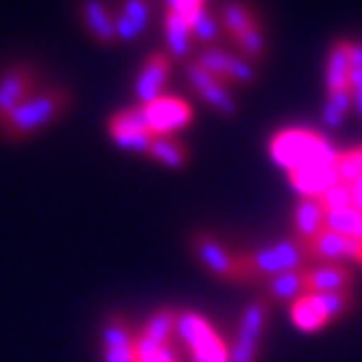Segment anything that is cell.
Listing matches in <instances>:
<instances>
[{
	"mask_svg": "<svg viewBox=\"0 0 362 362\" xmlns=\"http://www.w3.org/2000/svg\"><path fill=\"white\" fill-rule=\"evenodd\" d=\"M269 156L274 158L276 167H282L290 175L298 169L333 164L338 151L322 132L306 129V127H290V129H279L269 140Z\"/></svg>",
	"mask_w": 362,
	"mask_h": 362,
	"instance_id": "cell-1",
	"label": "cell"
},
{
	"mask_svg": "<svg viewBox=\"0 0 362 362\" xmlns=\"http://www.w3.org/2000/svg\"><path fill=\"white\" fill-rule=\"evenodd\" d=\"M67 105H70V94L62 86L38 89L22 105H16L11 113L0 118V134L6 140H25L54 124L67 110Z\"/></svg>",
	"mask_w": 362,
	"mask_h": 362,
	"instance_id": "cell-2",
	"label": "cell"
},
{
	"mask_svg": "<svg viewBox=\"0 0 362 362\" xmlns=\"http://www.w3.org/2000/svg\"><path fill=\"white\" fill-rule=\"evenodd\" d=\"M306 263H309L306 247L296 233L285 236V239H276L266 247H258V250L239 252V266L245 272L247 285H255V282L263 285L279 274L300 272V269H306Z\"/></svg>",
	"mask_w": 362,
	"mask_h": 362,
	"instance_id": "cell-3",
	"label": "cell"
},
{
	"mask_svg": "<svg viewBox=\"0 0 362 362\" xmlns=\"http://www.w3.org/2000/svg\"><path fill=\"white\" fill-rule=\"evenodd\" d=\"M177 344L191 351L194 362H231V344L196 311H177Z\"/></svg>",
	"mask_w": 362,
	"mask_h": 362,
	"instance_id": "cell-4",
	"label": "cell"
},
{
	"mask_svg": "<svg viewBox=\"0 0 362 362\" xmlns=\"http://www.w3.org/2000/svg\"><path fill=\"white\" fill-rule=\"evenodd\" d=\"M191 250H194L196 260H199L215 279L247 285L245 272H242V266H239V252L228 250L215 233L196 231L194 236H191Z\"/></svg>",
	"mask_w": 362,
	"mask_h": 362,
	"instance_id": "cell-5",
	"label": "cell"
},
{
	"mask_svg": "<svg viewBox=\"0 0 362 362\" xmlns=\"http://www.w3.org/2000/svg\"><path fill=\"white\" fill-rule=\"evenodd\" d=\"M194 62L223 78L226 83H252L258 76L255 62H250L242 54L228 52L223 46H199L194 52Z\"/></svg>",
	"mask_w": 362,
	"mask_h": 362,
	"instance_id": "cell-6",
	"label": "cell"
},
{
	"mask_svg": "<svg viewBox=\"0 0 362 362\" xmlns=\"http://www.w3.org/2000/svg\"><path fill=\"white\" fill-rule=\"evenodd\" d=\"M137 336L140 330L121 314L107 317L100 333L103 362H137Z\"/></svg>",
	"mask_w": 362,
	"mask_h": 362,
	"instance_id": "cell-7",
	"label": "cell"
},
{
	"mask_svg": "<svg viewBox=\"0 0 362 362\" xmlns=\"http://www.w3.org/2000/svg\"><path fill=\"white\" fill-rule=\"evenodd\" d=\"M143 110L145 121H148V129H151L153 137L180 132L182 127H188L194 121V107L185 103L182 97H172V94H161L158 100L143 105Z\"/></svg>",
	"mask_w": 362,
	"mask_h": 362,
	"instance_id": "cell-8",
	"label": "cell"
},
{
	"mask_svg": "<svg viewBox=\"0 0 362 362\" xmlns=\"http://www.w3.org/2000/svg\"><path fill=\"white\" fill-rule=\"evenodd\" d=\"M185 76L191 81V86L199 91V97L209 103L215 110L220 113H226V116H233L236 113V94H233L231 83H226L223 78H218L215 73H209L204 67L194 62V59H188L185 62Z\"/></svg>",
	"mask_w": 362,
	"mask_h": 362,
	"instance_id": "cell-9",
	"label": "cell"
},
{
	"mask_svg": "<svg viewBox=\"0 0 362 362\" xmlns=\"http://www.w3.org/2000/svg\"><path fill=\"white\" fill-rule=\"evenodd\" d=\"M303 242V239H300ZM306 247V258L320 260V263H344L346 260H354V263H362V242H354L349 236H341V233H333L325 228L322 233H317L314 239L303 242Z\"/></svg>",
	"mask_w": 362,
	"mask_h": 362,
	"instance_id": "cell-10",
	"label": "cell"
},
{
	"mask_svg": "<svg viewBox=\"0 0 362 362\" xmlns=\"http://www.w3.org/2000/svg\"><path fill=\"white\" fill-rule=\"evenodd\" d=\"M169 73H172V57L167 52L148 54L140 73L134 78V100H137V105H148L158 100L164 94Z\"/></svg>",
	"mask_w": 362,
	"mask_h": 362,
	"instance_id": "cell-11",
	"label": "cell"
},
{
	"mask_svg": "<svg viewBox=\"0 0 362 362\" xmlns=\"http://www.w3.org/2000/svg\"><path fill=\"white\" fill-rule=\"evenodd\" d=\"M38 91V70L33 65H16L0 76V118L11 113L16 105H22Z\"/></svg>",
	"mask_w": 362,
	"mask_h": 362,
	"instance_id": "cell-12",
	"label": "cell"
},
{
	"mask_svg": "<svg viewBox=\"0 0 362 362\" xmlns=\"http://www.w3.org/2000/svg\"><path fill=\"white\" fill-rule=\"evenodd\" d=\"M303 276H306L309 293H344V290H351V282H354L349 266H344V263L306 266Z\"/></svg>",
	"mask_w": 362,
	"mask_h": 362,
	"instance_id": "cell-13",
	"label": "cell"
},
{
	"mask_svg": "<svg viewBox=\"0 0 362 362\" xmlns=\"http://www.w3.org/2000/svg\"><path fill=\"white\" fill-rule=\"evenodd\" d=\"M290 185L300 199H320L325 191H330L333 185H338V172L336 161L333 164H322V167H309V169H298L290 172Z\"/></svg>",
	"mask_w": 362,
	"mask_h": 362,
	"instance_id": "cell-14",
	"label": "cell"
},
{
	"mask_svg": "<svg viewBox=\"0 0 362 362\" xmlns=\"http://www.w3.org/2000/svg\"><path fill=\"white\" fill-rule=\"evenodd\" d=\"M81 19L89 30V35L103 46L116 43V13L105 0H83L81 3Z\"/></svg>",
	"mask_w": 362,
	"mask_h": 362,
	"instance_id": "cell-15",
	"label": "cell"
},
{
	"mask_svg": "<svg viewBox=\"0 0 362 362\" xmlns=\"http://www.w3.org/2000/svg\"><path fill=\"white\" fill-rule=\"evenodd\" d=\"M153 13V0H124L121 11L116 13V38L134 40L143 33Z\"/></svg>",
	"mask_w": 362,
	"mask_h": 362,
	"instance_id": "cell-16",
	"label": "cell"
},
{
	"mask_svg": "<svg viewBox=\"0 0 362 362\" xmlns=\"http://www.w3.org/2000/svg\"><path fill=\"white\" fill-rule=\"evenodd\" d=\"M140 338L151 341L156 346H177V309L153 311L148 317V322L140 327Z\"/></svg>",
	"mask_w": 362,
	"mask_h": 362,
	"instance_id": "cell-17",
	"label": "cell"
},
{
	"mask_svg": "<svg viewBox=\"0 0 362 362\" xmlns=\"http://www.w3.org/2000/svg\"><path fill=\"white\" fill-rule=\"evenodd\" d=\"M349 40H336L327 52L325 59V86L330 91H346L349 89Z\"/></svg>",
	"mask_w": 362,
	"mask_h": 362,
	"instance_id": "cell-18",
	"label": "cell"
},
{
	"mask_svg": "<svg viewBox=\"0 0 362 362\" xmlns=\"http://www.w3.org/2000/svg\"><path fill=\"white\" fill-rule=\"evenodd\" d=\"M263 296L269 300H276V303H296L298 298L309 296L306 290V276H303V269L300 272H287L274 276L269 282H263Z\"/></svg>",
	"mask_w": 362,
	"mask_h": 362,
	"instance_id": "cell-19",
	"label": "cell"
},
{
	"mask_svg": "<svg viewBox=\"0 0 362 362\" xmlns=\"http://www.w3.org/2000/svg\"><path fill=\"white\" fill-rule=\"evenodd\" d=\"M293 228L296 236L309 242L317 233L325 231V209L317 199H298L296 209H293Z\"/></svg>",
	"mask_w": 362,
	"mask_h": 362,
	"instance_id": "cell-20",
	"label": "cell"
},
{
	"mask_svg": "<svg viewBox=\"0 0 362 362\" xmlns=\"http://www.w3.org/2000/svg\"><path fill=\"white\" fill-rule=\"evenodd\" d=\"M290 320H293V325L300 333H320L330 325L314 293L298 298L296 303H290Z\"/></svg>",
	"mask_w": 362,
	"mask_h": 362,
	"instance_id": "cell-21",
	"label": "cell"
},
{
	"mask_svg": "<svg viewBox=\"0 0 362 362\" xmlns=\"http://www.w3.org/2000/svg\"><path fill=\"white\" fill-rule=\"evenodd\" d=\"M164 38H167L169 46V57H191L196 52V43L191 38V30H188V22L177 16V13H169L164 11Z\"/></svg>",
	"mask_w": 362,
	"mask_h": 362,
	"instance_id": "cell-22",
	"label": "cell"
},
{
	"mask_svg": "<svg viewBox=\"0 0 362 362\" xmlns=\"http://www.w3.org/2000/svg\"><path fill=\"white\" fill-rule=\"evenodd\" d=\"M148 156H153L156 161L164 164V167H185L188 158H191V151L175 134H158V137L151 140Z\"/></svg>",
	"mask_w": 362,
	"mask_h": 362,
	"instance_id": "cell-23",
	"label": "cell"
},
{
	"mask_svg": "<svg viewBox=\"0 0 362 362\" xmlns=\"http://www.w3.org/2000/svg\"><path fill=\"white\" fill-rule=\"evenodd\" d=\"M255 16H258V13L252 11L247 3H242V0H226V3L220 6L218 22H220V30L233 40L239 33H245L247 27L252 25Z\"/></svg>",
	"mask_w": 362,
	"mask_h": 362,
	"instance_id": "cell-24",
	"label": "cell"
},
{
	"mask_svg": "<svg viewBox=\"0 0 362 362\" xmlns=\"http://www.w3.org/2000/svg\"><path fill=\"white\" fill-rule=\"evenodd\" d=\"M107 134H110V140H113L118 148L132 151V153H148L151 140H153V134H148V132H143V129H134V127L116 124V121H110V118H107Z\"/></svg>",
	"mask_w": 362,
	"mask_h": 362,
	"instance_id": "cell-25",
	"label": "cell"
},
{
	"mask_svg": "<svg viewBox=\"0 0 362 362\" xmlns=\"http://www.w3.org/2000/svg\"><path fill=\"white\" fill-rule=\"evenodd\" d=\"M325 228L333 233H341V236H349L354 242H362V212L354 207L325 212Z\"/></svg>",
	"mask_w": 362,
	"mask_h": 362,
	"instance_id": "cell-26",
	"label": "cell"
},
{
	"mask_svg": "<svg viewBox=\"0 0 362 362\" xmlns=\"http://www.w3.org/2000/svg\"><path fill=\"white\" fill-rule=\"evenodd\" d=\"M233 46H236V54H242L250 62L263 57V52H266V30H263V22L258 16L252 19V25L247 27L245 33H239L233 38Z\"/></svg>",
	"mask_w": 362,
	"mask_h": 362,
	"instance_id": "cell-27",
	"label": "cell"
},
{
	"mask_svg": "<svg viewBox=\"0 0 362 362\" xmlns=\"http://www.w3.org/2000/svg\"><path fill=\"white\" fill-rule=\"evenodd\" d=\"M188 30H191V38H194L196 49H199V46H218L220 33H223L218 16H212L209 8L196 13L194 19L188 22Z\"/></svg>",
	"mask_w": 362,
	"mask_h": 362,
	"instance_id": "cell-28",
	"label": "cell"
},
{
	"mask_svg": "<svg viewBox=\"0 0 362 362\" xmlns=\"http://www.w3.org/2000/svg\"><path fill=\"white\" fill-rule=\"evenodd\" d=\"M351 110V91H330L325 97V107H322V118L330 129H338L344 124V118L349 116Z\"/></svg>",
	"mask_w": 362,
	"mask_h": 362,
	"instance_id": "cell-29",
	"label": "cell"
},
{
	"mask_svg": "<svg viewBox=\"0 0 362 362\" xmlns=\"http://www.w3.org/2000/svg\"><path fill=\"white\" fill-rule=\"evenodd\" d=\"M349 91H351V107L362 118V43L349 40Z\"/></svg>",
	"mask_w": 362,
	"mask_h": 362,
	"instance_id": "cell-30",
	"label": "cell"
},
{
	"mask_svg": "<svg viewBox=\"0 0 362 362\" xmlns=\"http://www.w3.org/2000/svg\"><path fill=\"white\" fill-rule=\"evenodd\" d=\"M336 172L338 180L351 185L354 180L362 177V145L349 148V151H338L336 156Z\"/></svg>",
	"mask_w": 362,
	"mask_h": 362,
	"instance_id": "cell-31",
	"label": "cell"
},
{
	"mask_svg": "<svg viewBox=\"0 0 362 362\" xmlns=\"http://www.w3.org/2000/svg\"><path fill=\"white\" fill-rule=\"evenodd\" d=\"M137 362H180L177 346H156L137 336Z\"/></svg>",
	"mask_w": 362,
	"mask_h": 362,
	"instance_id": "cell-32",
	"label": "cell"
},
{
	"mask_svg": "<svg viewBox=\"0 0 362 362\" xmlns=\"http://www.w3.org/2000/svg\"><path fill=\"white\" fill-rule=\"evenodd\" d=\"M320 204H322L325 212H338V209H346L351 207V191L346 182H338V185H333L330 191H325L320 199H317Z\"/></svg>",
	"mask_w": 362,
	"mask_h": 362,
	"instance_id": "cell-33",
	"label": "cell"
},
{
	"mask_svg": "<svg viewBox=\"0 0 362 362\" xmlns=\"http://www.w3.org/2000/svg\"><path fill=\"white\" fill-rule=\"evenodd\" d=\"M164 8L169 13H177L185 22H191L196 13L207 8V0H164Z\"/></svg>",
	"mask_w": 362,
	"mask_h": 362,
	"instance_id": "cell-34",
	"label": "cell"
},
{
	"mask_svg": "<svg viewBox=\"0 0 362 362\" xmlns=\"http://www.w3.org/2000/svg\"><path fill=\"white\" fill-rule=\"evenodd\" d=\"M349 191H351V207L360 209V212H362V177H360V180L351 182Z\"/></svg>",
	"mask_w": 362,
	"mask_h": 362,
	"instance_id": "cell-35",
	"label": "cell"
}]
</instances>
